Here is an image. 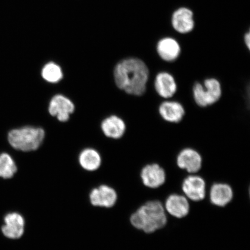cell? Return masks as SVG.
Returning <instances> with one entry per match:
<instances>
[{"mask_svg": "<svg viewBox=\"0 0 250 250\" xmlns=\"http://www.w3.org/2000/svg\"><path fill=\"white\" fill-rule=\"evenodd\" d=\"M147 65L141 59L130 58L119 62L114 68L115 83L129 95L140 96L145 93L149 79Z\"/></svg>", "mask_w": 250, "mask_h": 250, "instance_id": "obj_1", "label": "cell"}, {"mask_svg": "<svg viewBox=\"0 0 250 250\" xmlns=\"http://www.w3.org/2000/svg\"><path fill=\"white\" fill-rule=\"evenodd\" d=\"M168 215L164 203L158 199L149 200L141 205L130 215V223L134 229L152 234L167 226Z\"/></svg>", "mask_w": 250, "mask_h": 250, "instance_id": "obj_2", "label": "cell"}, {"mask_svg": "<svg viewBox=\"0 0 250 250\" xmlns=\"http://www.w3.org/2000/svg\"><path fill=\"white\" fill-rule=\"evenodd\" d=\"M45 136L42 128L26 126L12 130L8 140L14 148L21 151H35L42 145Z\"/></svg>", "mask_w": 250, "mask_h": 250, "instance_id": "obj_3", "label": "cell"}, {"mask_svg": "<svg viewBox=\"0 0 250 250\" xmlns=\"http://www.w3.org/2000/svg\"><path fill=\"white\" fill-rule=\"evenodd\" d=\"M223 90L220 81L214 78H208L203 84L196 83L192 89L196 104L206 107L216 103L221 98Z\"/></svg>", "mask_w": 250, "mask_h": 250, "instance_id": "obj_4", "label": "cell"}, {"mask_svg": "<svg viewBox=\"0 0 250 250\" xmlns=\"http://www.w3.org/2000/svg\"><path fill=\"white\" fill-rule=\"evenodd\" d=\"M208 190L205 178L198 174H187L181 182V193L191 203L205 201L207 198Z\"/></svg>", "mask_w": 250, "mask_h": 250, "instance_id": "obj_5", "label": "cell"}, {"mask_svg": "<svg viewBox=\"0 0 250 250\" xmlns=\"http://www.w3.org/2000/svg\"><path fill=\"white\" fill-rule=\"evenodd\" d=\"M139 176L143 186L151 190L161 188L167 181V171L157 162L144 165L140 169Z\"/></svg>", "mask_w": 250, "mask_h": 250, "instance_id": "obj_6", "label": "cell"}, {"mask_svg": "<svg viewBox=\"0 0 250 250\" xmlns=\"http://www.w3.org/2000/svg\"><path fill=\"white\" fill-rule=\"evenodd\" d=\"M176 165L180 170L186 172L188 174H199L202 169L203 159L197 150L187 147L178 153Z\"/></svg>", "mask_w": 250, "mask_h": 250, "instance_id": "obj_7", "label": "cell"}, {"mask_svg": "<svg viewBox=\"0 0 250 250\" xmlns=\"http://www.w3.org/2000/svg\"><path fill=\"white\" fill-rule=\"evenodd\" d=\"M234 192L233 187L226 182H215L208 190L207 199L212 206L225 208L233 201Z\"/></svg>", "mask_w": 250, "mask_h": 250, "instance_id": "obj_8", "label": "cell"}, {"mask_svg": "<svg viewBox=\"0 0 250 250\" xmlns=\"http://www.w3.org/2000/svg\"><path fill=\"white\" fill-rule=\"evenodd\" d=\"M164 208L168 216L181 220L190 211V202L182 193H172L164 202Z\"/></svg>", "mask_w": 250, "mask_h": 250, "instance_id": "obj_9", "label": "cell"}, {"mask_svg": "<svg viewBox=\"0 0 250 250\" xmlns=\"http://www.w3.org/2000/svg\"><path fill=\"white\" fill-rule=\"evenodd\" d=\"M74 110V103L69 99L62 95L53 97L49 103V114L53 117H56L62 123L68 121L70 115L73 113Z\"/></svg>", "mask_w": 250, "mask_h": 250, "instance_id": "obj_10", "label": "cell"}, {"mask_svg": "<svg viewBox=\"0 0 250 250\" xmlns=\"http://www.w3.org/2000/svg\"><path fill=\"white\" fill-rule=\"evenodd\" d=\"M172 27L177 32L186 34L194 29L193 13L190 9L181 7L173 12L171 17Z\"/></svg>", "mask_w": 250, "mask_h": 250, "instance_id": "obj_11", "label": "cell"}, {"mask_svg": "<svg viewBox=\"0 0 250 250\" xmlns=\"http://www.w3.org/2000/svg\"><path fill=\"white\" fill-rule=\"evenodd\" d=\"M89 197L90 202L93 206L107 208L113 207L118 199L115 190L107 186H101L93 189Z\"/></svg>", "mask_w": 250, "mask_h": 250, "instance_id": "obj_12", "label": "cell"}, {"mask_svg": "<svg viewBox=\"0 0 250 250\" xmlns=\"http://www.w3.org/2000/svg\"><path fill=\"white\" fill-rule=\"evenodd\" d=\"M154 87L156 93L164 99H170L176 93L177 85L176 80L167 72H160L156 75Z\"/></svg>", "mask_w": 250, "mask_h": 250, "instance_id": "obj_13", "label": "cell"}, {"mask_svg": "<svg viewBox=\"0 0 250 250\" xmlns=\"http://www.w3.org/2000/svg\"><path fill=\"white\" fill-rule=\"evenodd\" d=\"M156 51L162 60L173 62L179 58L181 49L176 39L172 37H165L158 42Z\"/></svg>", "mask_w": 250, "mask_h": 250, "instance_id": "obj_14", "label": "cell"}, {"mask_svg": "<svg viewBox=\"0 0 250 250\" xmlns=\"http://www.w3.org/2000/svg\"><path fill=\"white\" fill-rule=\"evenodd\" d=\"M5 224L2 227V232L9 239H17L22 236L24 229V220L21 215L17 212H12L6 215Z\"/></svg>", "mask_w": 250, "mask_h": 250, "instance_id": "obj_15", "label": "cell"}, {"mask_svg": "<svg viewBox=\"0 0 250 250\" xmlns=\"http://www.w3.org/2000/svg\"><path fill=\"white\" fill-rule=\"evenodd\" d=\"M158 111L162 119L169 123H180L186 114L183 105L176 101L162 102L159 105Z\"/></svg>", "mask_w": 250, "mask_h": 250, "instance_id": "obj_16", "label": "cell"}, {"mask_svg": "<svg viewBox=\"0 0 250 250\" xmlns=\"http://www.w3.org/2000/svg\"><path fill=\"white\" fill-rule=\"evenodd\" d=\"M102 129L105 136L114 139H121L126 131V124L123 120L116 115L105 118L102 122Z\"/></svg>", "mask_w": 250, "mask_h": 250, "instance_id": "obj_17", "label": "cell"}, {"mask_svg": "<svg viewBox=\"0 0 250 250\" xmlns=\"http://www.w3.org/2000/svg\"><path fill=\"white\" fill-rule=\"evenodd\" d=\"M80 164L84 169L93 171L101 167V156L95 149L87 148L81 152L79 156Z\"/></svg>", "mask_w": 250, "mask_h": 250, "instance_id": "obj_18", "label": "cell"}, {"mask_svg": "<svg viewBox=\"0 0 250 250\" xmlns=\"http://www.w3.org/2000/svg\"><path fill=\"white\" fill-rule=\"evenodd\" d=\"M42 75L43 80L53 83H59L63 76L61 67L54 62H49L43 67Z\"/></svg>", "mask_w": 250, "mask_h": 250, "instance_id": "obj_19", "label": "cell"}, {"mask_svg": "<svg viewBox=\"0 0 250 250\" xmlns=\"http://www.w3.org/2000/svg\"><path fill=\"white\" fill-rule=\"evenodd\" d=\"M17 171L14 159L7 153L0 155V177L8 179L13 177Z\"/></svg>", "mask_w": 250, "mask_h": 250, "instance_id": "obj_20", "label": "cell"}, {"mask_svg": "<svg viewBox=\"0 0 250 250\" xmlns=\"http://www.w3.org/2000/svg\"><path fill=\"white\" fill-rule=\"evenodd\" d=\"M244 41H245L246 46L249 50L250 49V31L246 33L245 37H244Z\"/></svg>", "mask_w": 250, "mask_h": 250, "instance_id": "obj_21", "label": "cell"}]
</instances>
